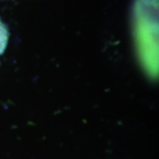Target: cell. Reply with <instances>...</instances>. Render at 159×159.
Returning a JSON list of instances; mask_svg holds the SVG:
<instances>
[{
	"label": "cell",
	"instance_id": "1",
	"mask_svg": "<svg viewBox=\"0 0 159 159\" xmlns=\"http://www.w3.org/2000/svg\"><path fill=\"white\" fill-rule=\"evenodd\" d=\"M133 28L142 57L157 56L158 0H134Z\"/></svg>",
	"mask_w": 159,
	"mask_h": 159
},
{
	"label": "cell",
	"instance_id": "2",
	"mask_svg": "<svg viewBox=\"0 0 159 159\" xmlns=\"http://www.w3.org/2000/svg\"><path fill=\"white\" fill-rule=\"evenodd\" d=\"M9 40V30L8 28L0 18V55L6 51V46Z\"/></svg>",
	"mask_w": 159,
	"mask_h": 159
}]
</instances>
